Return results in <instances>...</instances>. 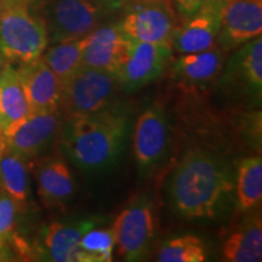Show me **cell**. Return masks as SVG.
Masks as SVG:
<instances>
[{
	"label": "cell",
	"instance_id": "6da1fadb",
	"mask_svg": "<svg viewBox=\"0 0 262 262\" xmlns=\"http://www.w3.org/2000/svg\"><path fill=\"white\" fill-rule=\"evenodd\" d=\"M234 191V178L224 159L203 148L189 149L172 173L170 202L187 220L219 216Z\"/></svg>",
	"mask_w": 262,
	"mask_h": 262
},
{
	"label": "cell",
	"instance_id": "7a4b0ae2",
	"mask_svg": "<svg viewBox=\"0 0 262 262\" xmlns=\"http://www.w3.org/2000/svg\"><path fill=\"white\" fill-rule=\"evenodd\" d=\"M127 130V116L112 106L97 113L68 117L60 143L66 156L79 169L102 171L120 156Z\"/></svg>",
	"mask_w": 262,
	"mask_h": 262
},
{
	"label": "cell",
	"instance_id": "3957f363",
	"mask_svg": "<svg viewBox=\"0 0 262 262\" xmlns=\"http://www.w3.org/2000/svg\"><path fill=\"white\" fill-rule=\"evenodd\" d=\"M48 45L44 22L31 8L0 4V55L6 61L18 64L33 61Z\"/></svg>",
	"mask_w": 262,
	"mask_h": 262
},
{
	"label": "cell",
	"instance_id": "277c9868",
	"mask_svg": "<svg viewBox=\"0 0 262 262\" xmlns=\"http://www.w3.org/2000/svg\"><path fill=\"white\" fill-rule=\"evenodd\" d=\"M32 10L44 22L49 44L83 39L110 14L100 0H42Z\"/></svg>",
	"mask_w": 262,
	"mask_h": 262
},
{
	"label": "cell",
	"instance_id": "5b68a950",
	"mask_svg": "<svg viewBox=\"0 0 262 262\" xmlns=\"http://www.w3.org/2000/svg\"><path fill=\"white\" fill-rule=\"evenodd\" d=\"M118 22L122 34L130 41L171 45L181 18L173 0H131Z\"/></svg>",
	"mask_w": 262,
	"mask_h": 262
},
{
	"label": "cell",
	"instance_id": "8992f818",
	"mask_svg": "<svg viewBox=\"0 0 262 262\" xmlns=\"http://www.w3.org/2000/svg\"><path fill=\"white\" fill-rule=\"evenodd\" d=\"M118 254L125 261H141L148 254L157 232V214L152 199L134 196L113 222Z\"/></svg>",
	"mask_w": 262,
	"mask_h": 262
},
{
	"label": "cell",
	"instance_id": "52a82bcc",
	"mask_svg": "<svg viewBox=\"0 0 262 262\" xmlns=\"http://www.w3.org/2000/svg\"><path fill=\"white\" fill-rule=\"evenodd\" d=\"M119 89L116 74L83 67L64 85L61 110L67 117L101 112L113 106Z\"/></svg>",
	"mask_w": 262,
	"mask_h": 262
},
{
	"label": "cell",
	"instance_id": "ba28073f",
	"mask_svg": "<svg viewBox=\"0 0 262 262\" xmlns=\"http://www.w3.org/2000/svg\"><path fill=\"white\" fill-rule=\"evenodd\" d=\"M172 52L170 44L127 40L116 74L120 89L131 93L158 79L171 63Z\"/></svg>",
	"mask_w": 262,
	"mask_h": 262
},
{
	"label": "cell",
	"instance_id": "9c48e42d",
	"mask_svg": "<svg viewBox=\"0 0 262 262\" xmlns=\"http://www.w3.org/2000/svg\"><path fill=\"white\" fill-rule=\"evenodd\" d=\"M170 146L166 111L153 104L143 111L134 129V155L141 172H150L163 162Z\"/></svg>",
	"mask_w": 262,
	"mask_h": 262
},
{
	"label": "cell",
	"instance_id": "30bf717a",
	"mask_svg": "<svg viewBox=\"0 0 262 262\" xmlns=\"http://www.w3.org/2000/svg\"><path fill=\"white\" fill-rule=\"evenodd\" d=\"M262 0H222L221 26L216 44L225 52L260 37Z\"/></svg>",
	"mask_w": 262,
	"mask_h": 262
},
{
	"label": "cell",
	"instance_id": "8fae6325",
	"mask_svg": "<svg viewBox=\"0 0 262 262\" xmlns=\"http://www.w3.org/2000/svg\"><path fill=\"white\" fill-rule=\"evenodd\" d=\"M60 129V111L31 113L3 133L5 149L25 159L34 158L47 148Z\"/></svg>",
	"mask_w": 262,
	"mask_h": 262
},
{
	"label": "cell",
	"instance_id": "7c38bea8",
	"mask_svg": "<svg viewBox=\"0 0 262 262\" xmlns=\"http://www.w3.org/2000/svg\"><path fill=\"white\" fill-rule=\"evenodd\" d=\"M222 0H206L189 17L181 19L171 48L178 54H192L214 47L221 26Z\"/></svg>",
	"mask_w": 262,
	"mask_h": 262
},
{
	"label": "cell",
	"instance_id": "4fadbf2b",
	"mask_svg": "<svg viewBox=\"0 0 262 262\" xmlns=\"http://www.w3.org/2000/svg\"><path fill=\"white\" fill-rule=\"evenodd\" d=\"M16 70L24 85L31 113L61 110L63 85L41 56L19 63Z\"/></svg>",
	"mask_w": 262,
	"mask_h": 262
},
{
	"label": "cell",
	"instance_id": "5bb4252c",
	"mask_svg": "<svg viewBox=\"0 0 262 262\" xmlns=\"http://www.w3.org/2000/svg\"><path fill=\"white\" fill-rule=\"evenodd\" d=\"M83 41L84 67L117 74L127 45L117 24L102 25Z\"/></svg>",
	"mask_w": 262,
	"mask_h": 262
},
{
	"label": "cell",
	"instance_id": "9a60e30c",
	"mask_svg": "<svg viewBox=\"0 0 262 262\" xmlns=\"http://www.w3.org/2000/svg\"><path fill=\"white\" fill-rule=\"evenodd\" d=\"M226 54L215 44L204 51L181 54L171 61L169 68L172 79L186 88H203L214 81L224 67Z\"/></svg>",
	"mask_w": 262,
	"mask_h": 262
},
{
	"label": "cell",
	"instance_id": "2e32d148",
	"mask_svg": "<svg viewBox=\"0 0 262 262\" xmlns=\"http://www.w3.org/2000/svg\"><path fill=\"white\" fill-rule=\"evenodd\" d=\"M97 219L74 222H54L44 228L40 250L47 260L55 262L74 261L75 251L81 237L96 227Z\"/></svg>",
	"mask_w": 262,
	"mask_h": 262
},
{
	"label": "cell",
	"instance_id": "e0dca14e",
	"mask_svg": "<svg viewBox=\"0 0 262 262\" xmlns=\"http://www.w3.org/2000/svg\"><path fill=\"white\" fill-rule=\"evenodd\" d=\"M227 62V77L245 93L261 97L262 38L256 37L235 49Z\"/></svg>",
	"mask_w": 262,
	"mask_h": 262
},
{
	"label": "cell",
	"instance_id": "ac0fdd59",
	"mask_svg": "<svg viewBox=\"0 0 262 262\" xmlns=\"http://www.w3.org/2000/svg\"><path fill=\"white\" fill-rule=\"evenodd\" d=\"M38 194L48 208H62L71 201L74 180L67 163L61 158H49L37 169Z\"/></svg>",
	"mask_w": 262,
	"mask_h": 262
},
{
	"label": "cell",
	"instance_id": "d6986e66",
	"mask_svg": "<svg viewBox=\"0 0 262 262\" xmlns=\"http://www.w3.org/2000/svg\"><path fill=\"white\" fill-rule=\"evenodd\" d=\"M224 260L229 262H257L262 257V221L257 212L250 214L226 239Z\"/></svg>",
	"mask_w": 262,
	"mask_h": 262
},
{
	"label": "cell",
	"instance_id": "ffe728a7",
	"mask_svg": "<svg viewBox=\"0 0 262 262\" xmlns=\"http://www.w3.org/2000/svg\"><path fill=\"white\" fill-rule=\"evenodd\" d=\"M29 114L31 108L17 70L8 63L0 75V119L3 133L22 122Z\"/></svg>",
	"mask_w": 262,
	"mask_h": 262
},
{
	"label": "cell",
	"instance_id": "44dd1931",
	"mask_svg": "<svg viewBox=\"0 0 262 262\" xmlns=\"http://www.w3.org/2000/svg\"><path fill=\"white\" fill-rule=\"evenodd\" d=\"M235 199L241 211L249 212L260 205L262 199V159L260 156L242 160L235 172Z\"/></svg>",
	"mask_w": 262,
	"mask_h": 262
},
{
	"label": "cell",
	"instance_id": "7402d4cb",
	"mask_svg": "<svg viewBox=\"0 0 262 262\" xmlns=\"http://www.w3.org/2000/svg\"><path fill=\"white\" fill-rule=\"evenodd\" d=\"M83 39L49 44L41 55L42 60L56 74L63 88L84 67Z\"/></svg>",
	"mask_w": 262,
	"mask_h": 262
},
{
	"label": "cell",
	"instance_id": "603a6c76",
	"mask_svg": "<svg viewBox=\"0 0 262 262\" xmlns=\"http://www.w3.org/2000/svg\"><path fill=\"white\" fill-rule=\"evenodd\" d=\"M26 160L10 150H4L0 159V187L19 209L25 208L29 196V178Z\"/></svg>",
	"mask_w": 262,
	"mask_h": 262
},
{
	"label": "cell",
	"instance_id": "cb8c5ba5",
	"mask_svg": "<svg viewBox=\"0 0 262 262\" xmlns=\"http://www.w3.org/2000/svg\"><path fill=\"white\" fill-rule=\"evenodd\" d=\"M116 238L111 229L91 228L85 233L78 244L74 261L79 262H108L112 260Z\"/></svg>",
	"mask_w": 262,
	"mask_h": 262
},
{
	"label": "cell",
	"instance_id": "d4e9b609",
	"mask_svg": "<svg viewBox=\"0 0 262 262\" xmlns=\"http://www.w3.org/2000/svg\"><path fill=\"white\" fill-rule=\"evenodd\" d=\"M157 260L160 262H203L206 260L205 247L196 235L186 234L172 238L160 248Z\"/></svg>",
	"mask_w": 262,
	"mask_h": 262
},
{
	"label": "cell",
	"instance_id": "484cf974",
	"mask_svg": "<svg viewBox=\"0 0 262 262\" xmlns=\"http://www.w3.org/2000/svg\"><path fill=\"white\" fill-rule=\"evenodd\" d=\"M18 206L5 192L0 193V237L6 242L11 238Z\"/></svg>",
	"mask_w": 262,
	"mask_h": 262
},
{
	"label": "cell",
	"instance_id": "4316f807",
	"mask_svg": "<svg viewBox=\"0 0 262 262\" xmlns=\"http://www.w3.org/2000/svg\"><path fill=\"white\" fill-rule=\"evenodd\" d=\"M206 0H173L180 18L185 19L202 8Z\"/></svg>",
	"mask_w": 262,
	"mask_h": 262
},
{
	"label": "cell",
	"instance_id": "83f0119b",
	"mask_svg": "<svg viewBox=\"0 0 262 262\" xmlns=\"http://www.w3.org/2000/svg\"><path fill=\"white\" fill-rule=\"evenodd\" d=\"M130 2L131 0H100L101 4H102L103 8L106 9L110 14L111 12L124 10Z\"/></svg>",
	"mask_w": 262,
	"mask_h": 262
},
{
	"label": "cell",
	"instance_id": "f1b7e54d",
	"mask_svg": "<svg viewBox=\"0 0 262 262\" xmlns=\"http://www.w3.org/2000/svg\"><path fill=\"white\" fill-rule=\"evenodd\" d=\"M42 0H0V4H18V5H26L28 8L33 9Z\"/></svg>",
	"mask_w": 262,
	"mask_h": 262
},
{
	"label": "cell",
	"instance_id": "f546056e",
	"mask_svg": "<svg viewBox=\"0 0 262 262\" xmlns=\"http://www.w3.org/2000/svg\"><path fill=\"white\" fill-rule=\"evenodd\" d=\"M5 257V241L0 237V260Z\"/></svg>",
	"mask_w": 262,
	"mask_h": 262
},
{
	"label": "cell",
	"instance_id": "4dcf8cb0",
	"mask_svg": "<svg viewBox=\"0 0 262 262\" xmlns=\"http://www.w3.org/2000/svg\"><path fill=\"white\" fill-rule=\"evenodd\" d=\"M6 64H8V61H6L5 58L3 57L2 55H0V75H2L3 71H4V68H5Z\"/></svg>",
	"mask_w": 262,
	"mask_h": 262
},
{
	"label": "cell",
	"instance_id": "1f68e13d",
	"mask_svg": "<svg viewBox=\"0 0 262 262\" xmlns=\"http://www.w3.org/2000/svg\"><path fill=\"white\" fill-rule=\"evenodd\" d=\"M4 150H5L4 139H3V136H0V159H2V156L3 153H4Z\"/></svg>",
	"mask_w": 262,
	"mask_h": 262
},
{
	"label": "cell",
	"instance_id": "d6a6232c",
	"mask_svg": "<svg viewBox=\"0 0 262 262\" xmlns=\"http://www.w3.org/2000/svg\"><path fill=\"white\" fill-rule=\"evenodd\" d=\"M0 136H3V125H2V119H0Z\"/></svg>",
	"mask_w": 262,
	"mask_h": 262
}]
</instances>
